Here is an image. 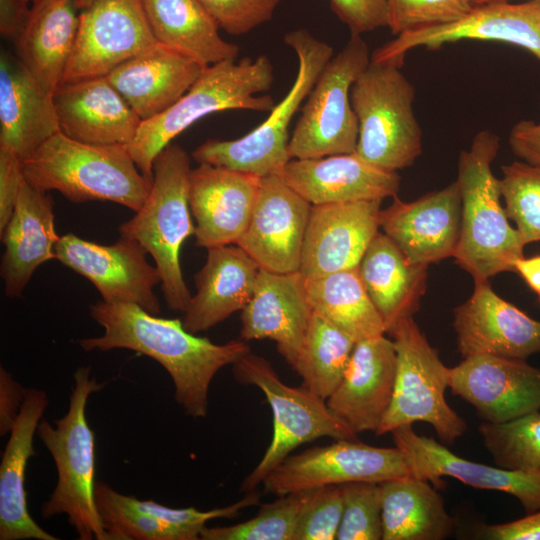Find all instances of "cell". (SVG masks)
Wrapping results in <instances>:
<instances>
[{"label": "cell", "mask_w": 540, "mask_h": 540, "mask_svg": "<svg viewBox=\"0 0 540 540\" xmlns=\"http://www.w3.org/2000/svg\"><path fill=\"white\" fill-rule=\"evenodd\" d=\"M95 502L108 540H179L172 528L104 482L95 483Z\"/></svg>", "instance_id": "obj_39"}, {"label": "cell", "mask_w": 540, "mask_h": 540, "mask_svg": "<svg viewBox=\"0 0 540 540\" xmlns=\"http://www.w3.org/2000/svg\"><path fill=\"white\" fill-rule=\"evenodd\" d=\"M25 180L42 191H58L74 203L112 201L133 211L144 204L152 184L126 145H96L61 131L23 162Z\"/></svg>", "instance_id": "obj_4"}, {"label": "cell", "mask_w": 540, "mask_h": 540, "mask_svg": "<svg viewBox=\"0 0 540 540\" xmlns=\"http://www.w3.org/2000/svg\"><path fill=\"white\" fill-rule=\"evenodd\" d=\"M379 486L382 540H442L451 534L454 520L429 481L409 474Z\"/></svg>", "instance_id": "obj_35"}, {"label": "cell", "mask_w": 540, "mask_h": 540, "mask_svg": "<svg viewBox=\"0 0 540 540\" xmlns=\"http://www.w3.org/2000/svg\"><path fill=\"white\" fill-rule=\"evenodd\" d=\"M356 341L313 311L293 370L302 385L323 400L340 383Z\"/></svg>", "instance_id": "obj_37"}, {"label": "cell", "mask_w": 540, "mask_h": 540, "mask_svg": "<svg viewBox=\"0 0 540 540\" xmlns=\"http://www.w3.org/2000/svg\"><path fill=\"white\" fill-rule=\"evenodd\" d=\"M382 201L312 205L300 274L309 280L357 268L379 232Z\"/></svg>", "instance_id": "obj_18"}, {"label": "cell", "mask_w": 540, "mask_h": 540, "mask_svg": "<svg viewBox=\"0 0 540 540\" xmlns=\"http://www.w3.org/2000/svg\"><path fill=\"white\" fill-rule=\"evenodd\" d=\"M207 260L195 274L196 293L184 312V328L206 331L242 310L255 288L259 265L237 244L207 249Z\"/></svg>", "instance_id": "obj_29"}, {"label": "cell", "mask_w": 540, "mask_h": 540, "mask_svg": "<svg viewBox=\"0 0 540 540\" xmlns=\"http://www.w3.org/2000/svg\"><path fill=\"white\" fill-rule=\"evenodd\" d=\"M190 171L186 151L169 144L154 161L143 206L118 228L120 236L137 241L152 256L168 307L183 313L192 296L180 265L181 247L195 230L188 199Z\"/></svg>", "instance_id": "obj_6"}, {"label": "cell", "mask_w": 540, "mask_h": 540, "mask_svg": "<svg viewBox=\"0 0 540 540\" xmlns=\"http://www.w3.org/2000/svg\"><path fill=\"white\" fill-rule=\"evenodd\" d=\"M448 388L488 423H505L540 410V368L525 359L463 358L449 368Z\"/></svg>", "instance_id": "obj_16"}, {"label": "cell", "mask_w": 540, "mask_h": 540, "mask_svg": "<svg viewBox=\"0 0 540 540\" xmlns=\"http://www.w3.org/2000/svg\"><path fill=\"white\" fill-rule=\"evenodd\" d=\"M54 252L55 259L96 287L102 301L132 303L159 314L154 287L161 283V276L137 241L120 236L114 244L102 245L68 233L59 238Z\"/></svg>", "instance_id": "obj_15"}, {"label": "cell", "mask_w": 540, "mask_h": 540, "mask_svg": "<svg viewBox=\"0 0 540 540\" xmlns=\"http://www.w3.org/2000/svg\"><path fill=\"white\" fill-rule=\"evenodd\" d=\"M90 371V367L76 370L67 413L54 425L47 420L38 425L37 435L57 469L56 487L42 504L41 515L45 519L66 515L80 540H108L95 502V438L86 418L89 396L106 382L90 378Z\"/></svg>", "instance_id": "obj_5"}, {"label": "cell", "mask_w": 540, "mask_h": 540, "mask_svg": "<svg viewBox=\"0 0 540 540\" xmlns=\"http://www.w3.org/2000/svg\"><path fill=\"white\" fill-rule=\"evenodd\" d=\"M78 28L75 0H35L15 41L19 60L52 94L63 84Z\"/></svg>", "instance_id": "obj_32"}, {"label": "cell", "mask_w": 540, "mask_h": 540, "mask_svg": "<svg viewBox=\"0 0 540 540\" xmlns=\"http://www.w3.org/2000/svg\"><path fill=\"white\" fill-rule=\"evenodd\" d=\"M284 41L298 58L297 75L287 95L264 122L246 135L202 143L192 153L196 162L265 177L279 174L291 159L288 150L291 120L334 52L328 43L303 28L287 33Z\"/></svg>", "instance_id": "obj_8"}, {"label": "cell", "mask_w": 540, "mask_h": 540, "mask_svg": "<svg viewBox=\"0 0 540 540\" xmlns=\"http://www.w3.org/2000/svg\"><path fill=\"white\" fill-rule=\"evenodd\" d=\"M466 39L520 46L540 62V1L517 4L496 1L475 5L456 21L395 36L374 50L371 60L403 65L406 54L414 48L437 49Z\"/></svg>", "instance_id": "obj_14"}, {"label": "cell", "mask_w": 540, "mask_h": 540, "mask_svg": "<svg viewBox=\"0 0 540 540\" xmlns=\"http://www.w3.org/2000/svg\"><path fill=\"white\" fill-rule=\"evenodd\" d=\"M472 5L475 6V5H480V4H484V3H489V2H496V1H509V0H470ZM540 1V0H538Z\"/></svg>", "instance_id": "obj_53"}, {"label": "cell", "mask_w": 540, "mask_h": 540, "mask_svg": "<svg viewBox=\"0 0 540 540\" xmlns=\"http://www.w3.org/2000/svg\"><path fill=\"white\" fill-rule=\"evenodd\" d=\"M31 3L25 0H0V33L14 42L23 32Z\"/></svg>", "instance_id": "obj_51"}, {"label": "cell", "mask_w": 540, "mask_h": 540, "mask_svg": "<svg viewBox=\"0 0 540 540\" xmlns=\"http://www.w3.org/2000/svg\"><path fill=\"white\" fill-rule=\"evenodd\" d=\"M53 205L46 191L23 181L14 212L0 232L5 246L0 272L9 297H20L35 270L55 259L60 237L55 230Z\"/></svg>", "instance_id": "obj_28"}, {"label": "cell", "mask_w": 540, "mask_h": 540, "mask_svg": "<svg viewBox=\"0 0 540 540\" xmlns=\"http://www.w3.org/2000/svg\"><path fill=\"white\" fill-rule=\"evenodd\" d=\"M411 474L403 452L338 439L332 444L289 455L263 480L265 493L276 496L350 482L381 483Z\"/></svg>", "instance_id": "obj_12"}, {"label": "cell", "mask_w": 540, "mask_h": 540, "mask_svg": "<svg viewBox=\"0 0 540 540\" xmlns=\"http://www.w3.org/2000/svg\"><path fill=\"white\" fill-rule=\"evenodd\" d=\"M479 535L488 540H540V510L507 523L481 525Z\"/></svg>", "instance_id": "obj_48"}, {"label": "cell", "mask_w": 540, "mask_h": 540, "mask_svg": "<svg viewBox=\"0 0 540 540\" xmlns=\"http://www.w3.org/2000/svg\"><path fill=\"white\" fill-rule=\"evenodd\" d=\"M307 491L279 496L261 505L251 519L230 526L205 527L203 540H293Z\"/></svg>", "instance_id": "obj_40"}, {"label": "cell", "mask_w": 540, "mask_h": 540, "mask_svg": "<svg viewBox=\"0 0 540 540\" xmlns=\"http://www.w3.org/2000/svg\"><path fill=\"white\" fill-rule=\"evenodd\" d=\"M514 269L526 284L540 296V255L520 258L515 263Z\"/></svg>", "instance_id": "obj_52"}, {"label": "cell", "mask_w": 540, "mask_h": 540, "mask_svg": "<svg viewBox=\"0 0 540 540\" xmlns=\"http://www.w3.org/2000/svg\"><path fill=\"white\" fill-rule=\"evenodd\" d=\"M48 405L45 391L29 388L2 454L0 464V539L56 540L31 517L25 491L33 438Z\"/></svg>", "instance_id": "obj_31"}, {"label": "cell", "mask_w": 540, "mask_h": 540, "mask_svg": "<svg viewBox=\"0 0 540 540\" xmlns=\"http://www.w3.org/2000/svg\"><path fill=\"white\" fill-rule=\"evenodd\" d=\"M60 131L96 145H128L142 120L106 76L62 84L53 94Z\"/></svg>", "instance_id": "obj_26"}, {"label": "cell", "mask_w": 540, "mask_h": 540, "mask_svg": "<svg viewBox=\"0 0 540 540\" xmlns=\"http://www.w3.org/2000/svg\"><path fill=\"white\" fill-rule=\"evenodd\" d=\"M412 475L442 488L444 476L477 489L496 490L515 497L527 514L540 510V474L510 470L466 460L432 438L418 435L412 425L392 432Z\"/></svg>", "instance_id": "obj_22"}, {"label": "cell", "mask_w": 540, "mask_h": 540, "mask_svg": "<svg viewBox=\"0 0 540 540\" xmlns=\"http://www.w3.org/2000/svg\"><path fill=\"white\" fill-rule=\"evenodd\" d=\"M461 197L456 182L405 202L397 195L380 211V228L413 264L453 257L460 236Z\"/></svg>", "instance_id": "obj_20"}, {"label": "cell", "mask_w": 540, "mask_h": 540, "mask_svg": "<svg viewBox=\"0 0 540 540\" xmlns=\"http://www.w3.org/2000/svg\"><path fill=\"white\" fill-rule=\"evenodd\" d=\"M90 315L104 333L78 340L85 351L128 349L157 361L170 375L175 399L186 414L203 418L216 373L250 352L245 340L216 344L187 331L180 319L157 317L132 303L98 301Z\"/></svg>", "instance_id": "obj_1"}, {"label": "cell", "mask_w": 540, "mask_h": 540, "mask_svg": "<svg viewBox=\"0 0 540 540\" xmlns=\"http://www.w3.org/2000/svg\"><path fill=\"white\" fill-rule=\"evenodd\" d=\"M156 41L204 67L236 59L239 47L224 40L200 0H140Z\"/></svg>", "instance_id": "obj_34"}, {"label": "cell", "mask_w": 540, "mask_h": 540, "mask_svg": "<svg viewBox=\"0 0 540 540\" xmlns=\"http://www.w3.org/2000/svg\"><path fill=\"white\" fill-rule=\"evenodd\" d=\"M311 205L383 200L397 195L401 178L363 160L356 152L290 159L278 174Z\"/></svg>", "instance_id": "obj_25"}, {"label": "cell", "mask_w": 540, "mask_h": 540, "mask_svg": "<svg viewBox=\"0 0 540 540\" xmlns=\"http://www.w3.org/2000/svg\"><path fill=\"white\" fill-rule=\"evenodd\" d=\"M24 180L23 162L14 153L0 149V232L14 212Z\"/></svg>", "instance_id": "obj_47"}, {"label": "cell", "mask_w": 540, "mask_h": 540, "mask_svg": "<svg viewBox=\"0 0 540 540\" xmlns=\"http://www.w3.org/2000/svg\"><path fill=\"white\" fill-rule=\"evenodd\" d=\"M370 59L369 48L361 35H351L327 62L301 108L290 137L291 159L355 152L359 128L350 91Z\"/></svg>", "instance_id": "obj_11"}, {"label": "cell", "mask_w": 540, "mask_h": 540, "mask_svg": "<svg viewBox=\"0 0 540 540\" xmlns=\"http://www.w3.org/2000/svg\"><path fill=\"white\" fill-rule=\"evenodd\" d=\"M28 389L16 382L10 373L0 368V434L10 433Z\"/></svg>", "instance_id": "obj_50"}, {"label": "cell", "mask_w": 540, "mask_h": 540, "mask_svg": "<svg viewBox=\"0 0 540 540\" xmlns=\"http://www.w3.org/2000/svg\"><path fill=\"white\" fill-rule=\"evenodd\" d=\"M226 33L240 36L270 21L280 0H200Z\"/></svg>", "instance_id": "obj_45"}, {"label": "cell", "mask_w": 540, "mask_h": 540, "mask_svg": "<svg viewBox=\"0 0 540 540\" xmlns=\"http://www.w3.org/2000/svg\"><path fill=\"white\" fill-rule=\"evenodd\" d=\"M394 36L456 21L473 7L470 0H385Z\"/></svg>", "instance_id": "obj_43"}, {"label": "cell", "mask_w": 540, "mask_h": 540, "mask_svg": "<svg viewBox=\"0 0 540 540\" xmlns=\"http://www.w3.org/2000/svg\"><path fill=\"white\" fill-rule=\"evenodd\" d=\"M75 5L79 28L63 84L106 76L159 45L140 0H75Z\"/></svg>", "instance_id": "obj_13"}, {"label": "cell", "mask_w": 540, "mask_h": 540, "mask_svg": "<svg viewBox=\"0 0 540 540\" xmlns=\"http://www.w3.org/2000/svg\"><path fill=\"white\" fill-rule=\"evenodd\" d=\"M343 513L340 485L307 491L297 521L293 540H334Z\"/></svg>", "instance_id": "obj_44"}, {"label": "cell", "mask_w": 540, "mask_h": 540, "mask_svg": "<svg viewBox=\"0 0 540 540\" xmlns=\"http://www.w3.org/2000/svg\"><path fill=\"white\" fill-rule=\"evenodd\" d=\"M25 1H27V2H29V3H32V2L35 1V0H25Z\"/></svg>", "instance_id": "obj_54"}, {"label": "cell", "mask_w": 540, "mask_h": 540, "mask_svg": "<svg viewBox=\"0 0 540 540\" xmlns=\"http://www.w3.org/2000/svg\"><path fill=\"white\" fill-rule=\"evenodd\" d=\"M499 147L498 136L483 130L459 156L456 182L461 197V226L453 258L474 282L515 271V263L524 257V245L508 221L501 204L499 179L491 169Z\"/></svg>", "instance_id": "obj_2"}, {"label": "cell", "mask_w": 540, "mask_h": 540, "mask_svg": "<svg viewBox=\"0 0 540 540\" xmlns=\"http://www.w3.org/2000/svg\"><path fill=\"white\" fill-rule=\"evenodd\" d=\"M241 311V339L273 340L293 369L313 313L306 279L300 272L275 273L260 268L253 295Z\"/></svg>", "instance_id": "obj_23"}, {"label": "cell", "mask_w": 540, "mask_h": 540, "mask_svg": "<svg viewBox=\"0 0 540 540\" xmlns=\"http://www.w3.org/2000/svg\"><path fill=\"white\" fill-rule=\"evenodd\" d=\"M60 131L53 94L9 53L0 56V149L22 162Z\"/></svg>", "instance_id": "obj_27"}, {"label": "cell", "mask_w": 540, "mask_h": 540, "mask_svg": "<svg viewBox=\"0 0 540 540\" xmlns=\"http://www.w3.org/2000/svg\"><path fill=\"white\" fill-rule=\"evenodd\" d=\"M233 365L238 382L254 385L265 395L273 415L271 442L262 459L243 480L241 491L249 493L291 452L321 437L357 439V434L321 399L303 385L285 384L271 363L251 351Z\"/></svg>", "instance_id": "obj_9"}, {"label": "cell", "mask_w": 540, "mask_h": 540, "mask_svg": "<svg viewBox=\"0 0 540 540\" xmlns=\"http://www.w3.org/2000/svg\"><path fill=\"white\" fill-rule=\"evenodd\" d=\"M340 486L343 496V513L336 539H382V504L379 483L350 482Z\"/></svg>", "instance_id": "obj_42"}, {"label": "cell", "mask_w": 540, "mask_h": 540, "mask_svg": "<svg viewBox=\"0 0 540 540\" xmlns=\"http://www.w3.org/2000/svg\"><path fill=\"white\" fill-rule=\"evenodd\" d=\"M427 268L411 263L384 233L378 232L369 244L357 269L386 333L419 309L426 289Z\"/></svg>", "instance_id": "obj_33"}, {"label": "cell", "mask_w": 540, "mask_h": 540, "mask_svg": "<svg viewBox=\"0 0 540 540\" xmlns=\"http://www.w3.org/2000/svg\"><path fill=\"white\" fill-rule=\"evenodd\" d=\"M260 180L253 174L211 164L191 169L188 199L198 247L237 244L250 221Z\"/></svg>", "instance_id": "obj_21"}, {"label": "cell", "mask_w": 540, "mask_h": 540, "mask_svg": "<svg viewBox=\"0 0 540 540\" xmlns=\"http://www.w3.org/2000/svg\"><path fill=\"white\" fill-rule=\"evenodd\" d=\"M274 81L269 58L259 55L225 60L204 68L192 87L169 109L142 121L127 149L141 171L153 179V164L170 142L199 119L225 110L271 111L267 92Z\"/></svg>", "instance_id": "obj_3"}, {"label": "cell", "mask_w": 540, "mask_h": 540, "mask_svg": "<svg viewBox=\"0 0 540 540\" xmlns=\"http://www.w3.org/2000/svg\"><path fill=\"white\" fill-rule=\"evenodd\" d=\"M333 13L350 30L362 35L388 27V8L385 0H329Z\"/></svg>", "instance_id": "obj_46"}, {"label": "cell", "mask_w": 540, "mask_h": 540, "mask_svg": "<svg viewBox=\"0 0 540 540\" xmlns=\"http://www.w3.org/2000/svg\"><path fill=\"white\" fill-rule=\"evenodd\" d=\"M454 311L457 349L463 358L493 355L525 359L540 353V321L502 299L488 280Z\"/></svg>", "instance_id": "obj_19"}, {"label": "cell", "mask_w": 540, "mask_h": 540, "mask_svg": "<svg viewBox=\"0 0 540 540\" xmlns=\"http://www.w3.org/2000/svg\"><path fill=\"white\" fill-rule=\"evenodd\" d=\"M394 62L370 59L351 87L358 121L355 152L386 171L411 166L422 152V130L413 111L414 86Z\"/></svg>", "instance_id": "obj_7"}, {"label": "cell", "mask_w": 540, "mask_h": 540, "mask_svg": "<svg viewBox=\"0 0 540 540\" xmlns=\"http://www.w3.org/2000/svg\"><path fill=\"white\" fill-rule=\"evenodd\" d=\"M311 208L278 174L261 177L250 221L237 245L261 269L299 272Z\"/></svg>", "instance_id": "obj_17"}, {"label": "cell", "mask_w": 540, "mask_h": 540, "mask_svg": "<svg viewBox=\"0 0 540 540\" xmlns=\"http://www.w3.org/2000/svg\"><path fill=\"white\" fill-rule=\"evenodd\" d=\"M387 333L396 349L395 381L390 406L375 434L422 421L441 441L452 444L466 432L467 424L445 399L449 368L413 317L399 320Z\"/></svg>", "instance_id": "obj_10"}, {"label": "cell", "mask_w": 540, "mask_h": 540, "mask_svg": "<svg viewBox=\"0 0 540 540\" xmlns=\"http://www.w3.org/2000/svg\"><path fill=\"white\" fill-rule=\"evenodd\" d=\"M508 144L517 157L540 168V122H517L510 130Z\"/></svg>", "instance_id": "obj_49"}, {"label": "cell", "mask_w": 540, "mask_h": 540, "mask_svg": "<svg viewBox=\"0 0 540 540\" xmlns=\"http://www.w3.org/2000/svg\"><path fill=\"white\" fill-rule=\"evenodd\" d=\"M396 372L393 340L379 335L357 341L329 409L356 433L378 430L391 403Z\"/></svg>", "instance_id": "obj_24"}, {"label": "cell", "mask_w": 540, "mask_h": 540, "mask_svg": "<svg viewBox=\"0 0 540 540\" xmlns=\"http://www.w3.org/2000/svg\"><path fill=\"white\" fill-rule=\"evenodd\" d=\"M204 66L163 45L135 56L106 75L142 121L175 104L197 81Z\"/></svg>", "instance_id": "obj_30"}, {"label": "cell", "mask_w": 540, "mask_h": 540, "mask_svg": "<svg viewBox=\"0 0 540 540\" xmlns=\"http://www.w3.org/2000/svg\"><path fill=\"white\" fill-rule=\"evenodd\" d=\"M306 291L312 310L356 342L386 333L357 268L306 280Z\"/></svg>", "instance_id": "obj_36"}, {"label": "cell", "mask_w": 540, "mask_h": 540, "mask_svg": "<svg viewBox=\"0 0 540 540\" xmlns=\"http://www.w3.org/2000/svg\"><path fill=\"white\" fill-rule=\"evenodd\" d=\"M501 197L522 244L540 241V168L524 161L501 167Z\"/></svg>", "instance_id": "obj_41"}, {"label": "cell", "mask_w": 540, "mask_h": 540, "mask_svg": "<svg viewBox=\"0 0 540 540\" xmlns=\"http://www.w3.org/2000/svg\"><path fill=\"white\" fill-rule=\"evenodd\" d=\"M479 433L496 466L540 474V411L500 424L483 422Z\"/></svg>", "instance_id": "obj_38"}]
</instances>
